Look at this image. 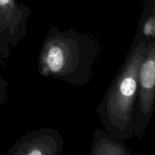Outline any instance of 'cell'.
Segmentation results:
<instances>
[{"instance_id":"cell-4","label":"cell","mask_w":155,"mask_h":155,"mask_svg":"<svg viewBox=\"0 0 155 155\" xmlns=\"http://www.w3.org/2000/svg\"><path fill=\"white\" fill-rule=\"evenodd\" d=\"M31 14L27 5L17 0H0V58H8L27 33V20Z\"/></svg>"},{"instance_id":"cell-2","label":"cell","mask_w":155,"mask_h":155,"mask_svg":"<svg viewBox=\"0 0 155 155\" xmlns=\"http://www.w3.org/2000/svg\"><path fill=\"white\" fill-rule=\"evenodd\" d=\"M147 45L144 41L133 39L122 66L97 107L105 131L120 140L134 137L138 75Z\"/></svg>"},{"instance_id":"cell-3","label":"cell","mask_w":155,"mask_h":155,"mask_svg":"<svg viewBox=\"0 0 155 155\" xmlns=\"http://www.w3.org/2000/svg\"><path fill=\"white\" fill-rule=\"evenodd\" d=\"M154 101L155 41H152L147 45L146 53L139 70L134 115L135 137H141L146 131L154 111Z\"/></svg>"},{"instance_id":"cell-7","label":"cell","mask_w":155,"mask_h":155,"mask_svg":"<svg viewBox=\"0 0 155 155\" xmlns=\"http://www.w3.org/2000/svg\"><path fill=\"white\" fill-rule=\"evenodd\" d=\"M133 39L144 41L146 44L155 41V0H148Z\"/></svg>"},{"instance_id":"cell-8","label":"cell","mask_w":155,"mask_h":155,"mask_svg":"<svg viewBox=\"0 0 155 155\" xmlns=\"http://www.w3.org/2000/svg\"><path fill=\"white\" fill-rule=\"evenodd\" d=\"M0 68H1V61H0ZM8 83L0 73V107L4 104L8 100Z\"/></svg>"},{"instance_id":"cell-5","label":"cell","mask_w":155,"mask_h":155,"mask_svg":"<svg viewBox=\"0 0 155 155\" xmlns=\"http://www.w3.org/2000/svg\"><path fill=\"white\" fill-rule=\"evenodd\" d=\"M63 136L57 130L48 127L27 132L7 152V155H61Z\"/></svg>"},{"instance_id":"cell-6","label":"cell","mask_w":155,"mask_h":155,"mask_svg":"<svg viewBox=\"0 0 155 155\" xmlns=\"http://www.w3.org/2000/svg\"><path fill=\"white\" fill-rule=\"evenodd\" d=\"M91 154L130 155L131 151L122 140L116 139L107 131L96 129L93 133Z\"/></svg>"},{"instance_id":"cell-1","label":"cell","mask_w":155,"mask_h":155,"mask_svg":"<svg viewBox=\"0 0 155 155\" xmlns=\"http://www.w3.org/2000/svg\"><path fill=\"white\" fill-rule=\"evenodd\" d=\"M101 53L95 35L51 27L39 51L38 71L44 77L82 86L95 77L94 67Z\"/></svg>"}]
</instances>
